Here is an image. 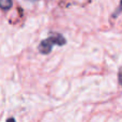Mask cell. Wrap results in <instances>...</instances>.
<instances>
[{"instance_id":"6da1fadb","label":"cell","mask_w":122,"mask_h":122,"mask_svg":"<svg viewBox=\"0 0 122 122\" xmlns=\"http://www.w3.org/2000/svg\"><path fill=\"white\" fill-rule=\"evenodd\" d=\"M53 46H54L53 42L49 40V38H47V39H45V40H43L42 42L39 44L38 49L41 54H43V55H47V54H49L51 51Z\"/></svg>"},{"instance_id":"7a4b0ae2","label":"cell","mask_w":122,"mask_h":122,"mask_svg":"<svg viewBox=\"0 0 122 122\" xmlns=\"http://www.w3.org/2000/svg\"><path fill=\"white\" fill-rule=\"evenodd\" d=\"M49 40L53 42L54 45H58V46H63V45L66 43V40L65 38L60 33H51V36H48Z\"/></svg>"},{"instance_id":"3957f363","label":"cell","mask_w":122,"mask_h":122,"mask_svg":"<svg viewBox=\"0 0 122 122\" xmlns=\"http://www.w3.org/2000/svg\"><path fill=\"white\" fill-rule=\"evenodd\" d=\"M12 0H0V9L3 11H9L12 8Z\"/></svg>"},{"instance_id":"277c9868","label":"cell","mask_w":122,"mask_h":122,"mask_svg":"<svg viewBox=\"0 0 122 122\" xmlns=\"http://www.w3.org/2000/svg\"><path fill=\"white\" fill-rule=\"evenodd\" d=\"M121 13H122V0H120V3H119L118 8H117L116 11L112 13V18H117V17H118Z\"/></svg>"},{"instance_id":"5b68a950","label":"cell","mask_w":122,"mask_h":122,"mask_svg":"<svg viewBox=\"0 0 122 122\" xmlns=\"http://www.w3.org/2000/svg\"><path fill=\"white\" fill-rule=\"evenodd\" d=\"M118 79H119V84L121 85L122 87V67L119 69V72H118Z\"/></svg>"},{"instance_id":"8992f818","label":"cell","mask_w":122,"mask_h":122,"mask_svg":"<svg viewBox=\"0 0 122 122\" xmlns=\"http://www.w3.org/2000/svg\"><path fill=\"white\" fill-rule=\"evenodd\" d=\"M6 122H16V121H15L14 118H9L8 120H6Z\"/></svg>"},{"instance_id":"52a82bcc","label":"cell","mask_w":122,"mask_h":122,"mask_svg":"<svg viewBox=\"0 0 122 122\" xmlns=\"http://www.w3.org/2000/svg\"><path fill=\"white\" fill-rule=\"evenodd\" d=\"M30 1H36V0H30Z\"/></svg>"}]
</instances>
